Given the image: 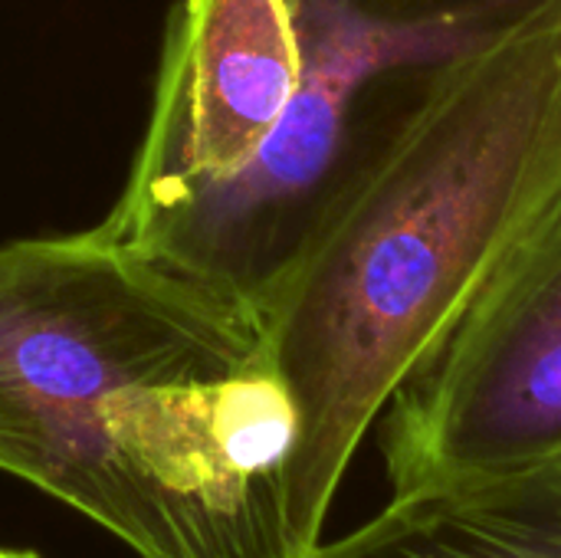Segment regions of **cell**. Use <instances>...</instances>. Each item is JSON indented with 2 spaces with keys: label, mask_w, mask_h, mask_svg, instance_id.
Listing matches in <instances>:
<instances>
[{
  "label": "cell",
  "mask_w": 561,
  "mask_h": 558,
  "mask_svg": "<svg viewBox=\"0 0 561 558\" xmlns=\"http://www.w3.org/2000/svg\"><path fill=\"white\" fill-rule=\"evenodd\" d=\"M561 207V0L447 56L385 141L319 191L250 299L296 405L289 558L401 385Z\"/></svg>",
  "instance_id": "cell-1"
},
{
  "label": "cell",
  "mask_w": 561,
  "mask_h": 558,
  "mask_svg": "<svg viewBox=\"0 0 561 558\" xmlns=\"http://www.w3.org/2000/svg\"><path fill=\"white\" fill-rule=\"evenodd\" d=\"M296 405L240 286L79 234L0 243V470L141 558H289Z\"/></svg>",
  "instance_id": "cell-2"
},
{
  "label": "cell",
  "mask_w": 561,
  "mask_h": 558,
  "mask_svg": "<svg viewBox=\"0 0 561 558\" xmlns=\"http://www.w3.org/2000/svg\"><path fill=\"white\" fill-rule=\"evenodd\" d=\"M0 558H39L33 553H16V549H0Z\"/></svg>",
  "instance_id": "cell-6"
},
{
  "label": "cell",
  "mask_w": 561,
  "mask_h": 558,
  "mask_svg": "<svg viewBox=\"0 0 561 558\" xmlns=\"http://www.w3.org/2000/svg\"><path fill=\"white\" fill-rule=\"evenodd\" d=\"M302 76L296 0H178L141 145L95 230L145 250L164 243L256 164Z\"/></svg>",
  "instance_id": "cell-4"
},
{
  "label": "cell",
  "mask_w": 561,
  "mask_h": 558,
  "mask_svg": "<svg viewBox=\"0 0 561 558\" xmlns=\"http://www.w3.org/2000/svg\"><path fill=\"white\" fill-rule=\"evenodd\" d=\"M306 558H561V454L391 493Z\"/></svg>",
  "instance_id": "cell-5"
},
{
  "label": "cell",
  "mask_w": 561,
  "mask_h": 558,
  "mask_svg": "<svg viewBox=\"0 0 561 558\" xmlns=\"http://www.w3.org/2000/svg\"><path fill=\"white\" fill-rule=\"evenodd\" d=\"M381 421L391 493L561 454V207Z\"/></svg>",
  "instance_id": "cell-3"
}]
</instances>
